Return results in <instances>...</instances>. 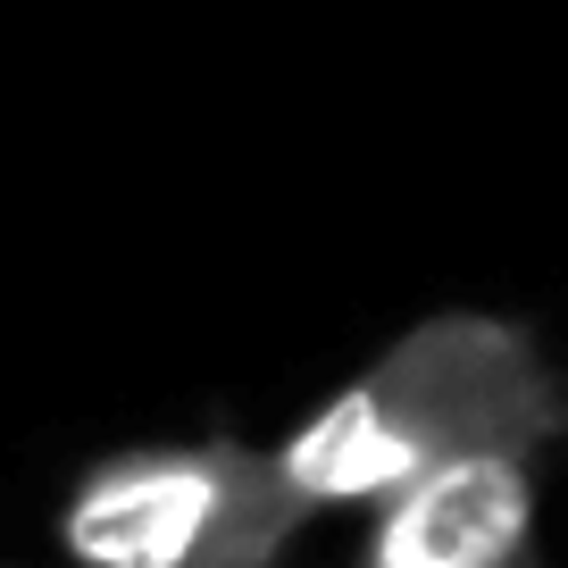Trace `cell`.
Returning a JSON list of instances; mask_svg holds the SVG:
<instances>
[{
	"label": "cell",
	"mask_w": 568,
	"mask_h": 568,
	"mask_svg": "<svg viewBox=\"0 0 568 568\" xmlns=\"http://www.w3.org/2000/svg\"><path fill=\"white\" fill-rule=\"evenodd\" d=\"M568 435V376L527 318L501 310H426L359 376L276 444L310 518L376 510L402 485L468 452H551Z\"/></svg>",
	"instance_id": "cell-1"
},
{
	"label": "cell",
	"mask_w": 568,
	"mask_h": 568,
	"mask_svg": "<svg viewBox=\"0 0 568 568\" xmlns=\"http://www.w3.org/2000/svg\"><path fill=\"white\" fill-rule=\"evenodd\" d=\"M310 501L293 494L276 444L243 435H184V444H125L92 460L59 501V560L68 568H276Z\"/></svg>",
	"instance_id": "cell-2"
},
{
	"label": "cell",
	"mask_w": 568,
	"mask_h": 568,
	"mask_svg": "<svg viewBox=\"0 0 568 568\" xmlns=\"http://www.w3.org/2000/svg\"><path fill=\"white\" fill-rule=\"evenodd\" d=\"M551 452H468L376 501L352 568H551L544 551Z\"/></svg>",
	"instance_id": "cell-3"
}]
</instances>
